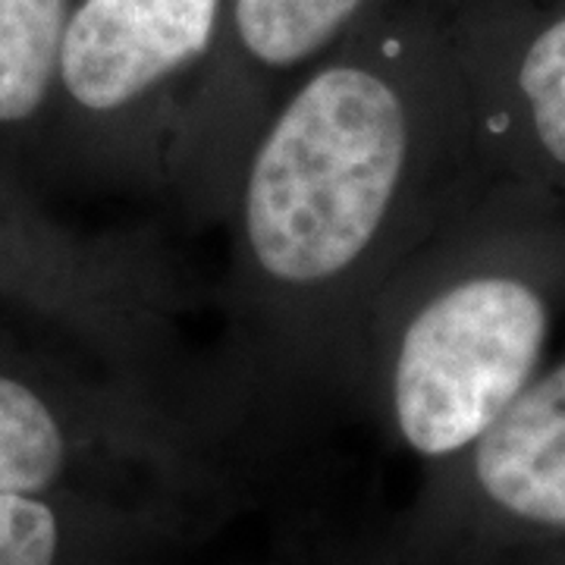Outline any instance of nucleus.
I'll use <instances>...</instances> for the list:
<instances>
[{
  "instance_id": "obj_1",
  "label": "nucleus",
  "mask_w": 565,
  "mask_h": 565,
  "mask_svg": "<svg viewBox=\"0 0 565 565\" xmlns=\"http://www.w3.org/2000/svg\"><path fill=\"white\" fill-rule=\"evenodd\" d=\"M459 0H386L267 117L226 211L221 384L236 405L349 403L386 280L487 185Z\"/></svg>"
},
{
  "instance_id": "obj_2",
  "label": "nucleus",
  "mask_w": 565,
  "mask_h": 565,
  "mask_svg": "<svg viewBox=\"0 0 565 565\" xmlns=\"http://www.w3.org/2000/svg\"><path fill=\"white\" fill-rule=\"evenodd\" d=\"M563 321L565 204L487 182L374 299L349 403L440 468L544 371Z\"/></svg>"
},
{
  "instance_id": "obj_3",
  "label": "nucleus",
  "mask_w": 565,
  "mask_h": 565,
  "mask_svg": "<svg viewBox=\"0 0 565 565\" xmlns=\"http://www.w3.org/2000/svg\"><path fill=\"white\" fill-rule=\"evenodd\" d=\"M223 3L76 0L51 107L82 158L167 195L173 139L217 47Z\"/></svg>"
},
{
  "instance_id": "obj_4",
  "label": "nucleus",
  "mask_w": 565,
  "mask_h": 565,
  "mask_svg": "<svg viewBox=\"0 0 565 565\" xmlns=\"http://www.w3.org/2000/svg\"><path fill=\"white\" fill-rule=\"evenodd\" d=\"M386 0H226L217 47L182 114L167 199L199 226L226 221L245 154L292 85Z\"/></svg>"
},
{
  "instance_id": "obj_5",
  "label": "nucleus",
  "mask_w": 565,
  "mask_h": 565,
  "mask_svg": "<svg viewBox=\"0 0 565 565\" xmlns=\"http://www.w3.org/2000/svg\"><path fill=\"white\" fill-rule=\"evenodd\" d=\"M452 22L484 180L565 204V0H459Z\"/></svg>"
},
{
  "instance_id": "obj_6",
  "label": "nucleus",
  "mask_w": 565,
  "mask_h": 565,
  "mask_svg": "<svg viewBox=\"0 0 565 565\" xmlns=\"http://www.w3.org/2000/svg\"><path fill=\"white\" fill-rule=\"evenodd\" d=\"M434 471V537L565 541V352L462 456Z\"/></svg>"
},
{
  "instance_id": "obj_7",
  "label": "nucleus",
  "mask_w": 565,
  "mask_h": 565,
  "mask_svg": "<svg viewBox=\"0 0 565 565\" xmlns=\"http://www.w3.org/2000/svg\"><path fill=\"white\" fill-rule=\"evenodd\" d=\"M79 405L0 367V493H44L70 471L79 446Z\"/></svg>"
},
{
  "instance_id": "obj_8",
  "label": "nucleus",
  "mask_w": 565,
  "mask_h": 565,
  "mask_svg": "<svg viewBox=\"0 0 565 565\" xmlns=\"http://www.w3.org/2000/svg\"><path fill=\"white\" fill-rule=\"evenodd\" d=\"M76 0H0V136L17 139L54 104L66 22Z\"/></svg>"
},
{
  "instance_id": "obj_9",
  "label": "nucleus",
  "mask_w": 565,
  "mask_h": 565,
  "mask_svg": "<svg viewBox=\"0 0 565 565\" xmlns=\"http://www.w3.org/2000/svg\"><path fill=\"white\" fill-rule=\"evenodd\" d=\"M63 522L41 493H0V565H57Z\"/></svg>"
}]
</instances>
